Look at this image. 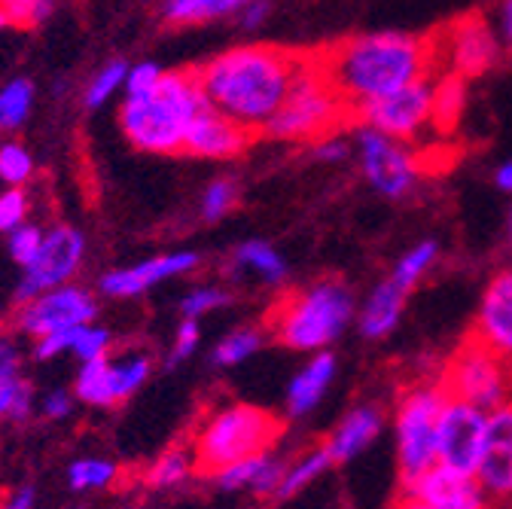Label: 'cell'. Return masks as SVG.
I'll use <instances>...</instances> for the list:
<instances>
[{"mask_svg":"<svg viewBox=\"0 0 512 509\" xmlns=\"http://www.w3.org/2000/svg\"><path fill=\"white\" fill-rule=\"evenodd\" d=\"M317 61L327 71L330 83L354 107L397 92L406 83L427 80L439 65H445L436 31L427 37L397 31L348 37L342 43L320 49Z\"/></svg>","mask_w":512,"mask_h":509,"instance_id":"6da1fadb","label":"cell"},{"mask_svg":"<svg viewBox=\"0 0 512 509\" xmlns=\"http://www.w3.org/2000/svg\"><path fill=\"white\" fill-rule=\"evenodd\" d=\"M305 52L278 46L232 49L196 71L205 101L241 122L244 129H266V122L284 104Z\"/></svg>","mask_w":512,"mask_h":509,"instance_id":"7a4b0ae2","label":"cell"},{"mask_svg":"<svg viewBox=\"0 0 512 509\" xmlns=\"http://www.w3.org/2000/svg\"><path fill=\"white\" fill-rule=\"evenodd\" d=\"M202 86L196 71L162 74L159 86L150 95L128 98L122 107V132L144 153H177L183 150V138L189 122L205 107Z\"/></svg>","mask_w":512,"mask_h":509,"instance_id":"3957f363","label":"cell"},{"mask_svg":"<svg viewBox=\"0 0 512 509\" xmlns=\"http://www.w3.org/2000/svg\"><path fill=\"white\" fill-rule=\"evenodd\" d=\"M348 122H357V107L330 83L317 52H305L284 104L263 132L278 141H324Z\"/></svg>","mask_w":512,"mask_h":509,"instance_id":"277c9868","label":"cell"},{"mask_svg":"<svg viewBox=\"0 0 512 509\" xmlns=\"http://www.w3.org/2000/svg\"><path fill=\"white\" fill-rule=\"evenodd\" d=\"M351 311L354 299L348 287H342L339 281H324L311 290L284 296L272 308L269 324L287 348L314 351L330 345L348 327Z\"/></svg>","mask_w":512,"mask_h":509,"instance_id":"5b68a950","label":"cell"},{"mask_svg":"<svg viewBox=\"0 0 512 509\" xmlns=\"http://www.w3.org/2000/svg\"><path fill=\"white\" fill-rule=\"evenodd\" d=\"M284 421L256 406H229L217 412L196 439V470L199 473H220L223 467L263 455L269 445L281 436Z\"/></svg>","mask_w":512,"mask_h":509,"instance_id":"8992f818","label":"cell"},{"mask_svg":"<svg viewBox=\"0 0 512 509\" xmlns=\"http://www.w3.org/2000/svg\"><path fill=\"white\" fill-rule=\"evenodd\" d=\"M509 363L494 354L482 339L473 333L464 339V345L452 354V360L445 363L439 388L445 397L473 403L485 412L497 409L506 394H509Z\"/></svg>","mask_w":512,"mask_h":509,"instance_id":"52a82bcc","label":"cell"},{"mask_svg":"<svg viewBox=\"0 0 512 509\" xmlns=\"http://www.w3.org/2000/svg\"><path fill=\"white\" fill-rule=\"evenodd\" d=\"M442 388H418L403 397L397 412V455L403 482L421 476L439 461V418L445 409Z\"/></svg>","mask_w":512,"mask_h":509,"instance_id":"ba28073f","label":"cell"},{"mask_svg":"<svg viewBox=\"0 0 512 509\" xmlns=\"http://www.w3.org/2000/svg\"><path fill=\"white\" fill-rule=\"evenodd\" d=\"M430 116H433V86L427 80L406 83L397 92H388L357 107L360 125H369V129L397 141L415 138L430 122Z\"/></svg>","mask_w":512,"mask_h":509,"instance_id":"9c48e42d","label":"cell"},{"mask_svg":"<svg viewBox=\"0 0 512 509\" xmlns=\"http://www.w3.org/2000/svg\"><path fill=\"white\" fill-rule=\"evenodd\" d=\"M485 439H488L485 409L448 397L439 418V464L476 473L485 455Z\"/></svg>","mask_w":512,"mask_h":509,"instance_id":"30bf717a","label":"cell"},{"mask_svg":"<svg viewBox=\"0 0 512 509\" xmlns=\"http://www.w3.org/2000/svg\"><path fill=\"white\" fill-rule=\"evenodd\" d=\"M397 503L418 509H476L485 506V491L476 473H464L436 461L421 476L403 482V497Z\"/></svg>","mask_w":512,"mask_h":509,"instance_id":"8fae6325","label":"cell"},{"mask_svg":"<svg viewBox=\"0 0 512 509\" xmlns=\"http://www.w3.org/2000/svg\"><path fill=\"white\" fill-rule=\"evenodd\" d=\"M80 260H83V235L71 226H55L49 235H43L37 257L25 266L19 299H34L43 290L68 284V278L80 269Z\"/></svg>","mask_w":512,"mask_h":509,"instance_id":"7c38bea8","label":"cell"},{"mask_svg":"<svg viewBox=\"0 0 512 509\" xmlns=\"http://www.w3.org/2000/svg\"><path fill=\"white\" fill-rule=\"evenodd\" d=\"M439 34V49H442V61L455 74L467 77H479L485 74L494 58H497V37L491 31V25L473 13V16H461L452 25L436 28Z\"/></svg>","mask_w":512,"mask_h":509,"instance_id":"4fadbf2b","label":"cell"},{"mask_svg":"<svg viewBox=\"0 0 512 509\" xmlns=\"http://www.w3.org/2000/svg\"><path fill=\"white\" fill-rule=\"evenodd\" d=\"M360 153H363V171L369 177V183L378 189V193L400 199L406 196L415 177H418V162L409 156V150H403L397 144V138H388L369 125H360Z\"/></svg>","mask_w":512,"mask_h":509,"instance_id":"5bb4252c","label":"cell"},{"mask_svg":"<svg viewBox=\"0 0 512 509\" xmlns=\"http://www.w3.org/2000/svg\"><path fill=\"white\" fill-rule=\"evenodd\" d=\"M95 299L80 290V287H52V290H43L37 293L25 311H22V327L25 333L31 336H46V333H55V330H71V327H80V324H89L95 317Z\"/></svg>","mask_w":512,"mask_h":509,"instance_id":"9a60e30c","label":"cell"},{"mask_svg":"<svg viewBox=\"0 0 512 509\" xmlns=\"http://www.w3.org/2000/svg\"><path fill=\"white\" fill-rule=\"evenodd\" d=\"M150 372L147 357H128L119 363H110L107 357L83 360V372L77 378V397L92 406H113L135 394Z\"/></svg>","mask_w":512,"mask_h":509,"instance_id":"2e32d148","label":"cell"},{"mask_svg":"<svg viewBox=\"0 0 512 509\" xmlns=\"http://www.w3.org/2000/svg\"><path fill=\"white\" fill-rule=\"evenodd\" d=\"M476 479L491 500L512 497V403H500L488 415V439Z\"/></svg>","mask_w":512,"mask_h":509,"instance_id":"e0dca14e","label":"cell"},{"mask_svg":"<svg viewBox=\"0 0 512 509\" xmlns=\"http://www.w3.org/2000/svg\"><path fill=\"white\" fill-rule=\"evenodd\" d=\"M247 141H250V129H244L232 116L205 104L196 113V119L189 122L183 150L202 159H232L247 147Z\"/></svg>","mask_w":512,"mask_h":509,"instance_id":"ac0fdd59","label":"cell"},{"mask_svg":"<svg viewBox=\"0 0 512 509\" xmlns=\"http://www.w3.org/2000/svg\"><path fill=\"white\" fill-rule=\"evenodd\" d=\"M473 336L512 366V269L500 272L488 284Z\"/></svg>","mask_w":512,"mask_h":509,"instance_id":"d6986e66","label":"cell"},{"mask_svg":"<svg viewBox=\"0 0 512 509\" xmlns=\"http://www.w3.org/2000/svg\"><path fill=\"white\" fill-rule=\"evenodd\" d=\"M199 266V257L196 253H171V257H156V260H147V263H138L132 269H116L110 275L101 278V290L107 296H138L144 293L147 287L171 278V275H183L189 269Z\"/></svg>","mask_w":512,"mask_h":509,"instance_id":"ffe728a7","label":"cell"},{"mask_svg":"<svg viewBox=\"0 0 512 509\" xmlns=\"http://www.w3.org/2000/svg\"><path fill=\"white\" fill-rule=\"evenodd\" d=\"M403 296H406V290L394 278L378 284L372 290L369 302L363 305V314H360V330H363V336H369V339L388 336L397 327V321H400Z\"/></svg>","mask_w":512,"mask_h":509,"instance_id":"44dd1931","label":"cell"},{"mask_svg":"<svg viewBox=\"0 0 512 509\" xmlns=\"http://www.w3.org/2000/svg\"><path fill=\"white\" fill-rule=\"evenodd\" d=\"M378 427H381V415L375 409L351 412L327 442V452H330L333 464H342V461H351L354 455H360L366 445L378 436Z\"/></svg>","mask_w":512,"mask_h":509,"instance_id":"7402d4cb","label":"cell"},{"mask_svg":"<svg viewBox=\"0 0 512 509\" xmlns=\"http://www.w3.org/2000/svg\"><path fill=\"white\" fill-rule=\"evenodd\" d=\"M333 372H336V360L330 354H317L290 385V394H287V406H290V415H305L311 412L320 397L327 394L330 381H333Z\"/></svg>","mask_w":512,"mask_h":509,"instance_id":"603a6c76","label":"cell"},{"mask_svg":"<svg viewBox=\"0 0 512 509\" xmlns=\"http://www.w3.org/2000/svg\"><path fill=\"white\" fill-rule=\"evenodd\" d=\"M31 409V385L19 375V351L13 342L0 339V418L22 421Z\"/></svg>","mask_w":512,"mask_h":509,"instance_id":"cb8c5ba5","label":"cell"},{"mask_svg":"<svg viewBox=\"0 0 512 509\" xmlns=\"http://www.w3.org/2000/svg\"><path fill=\"white\" fill-rule=\"evenodd\" d=\"M464 98H467V89H464V77L461 74H445L436 86H433V116L430 122L442 132H452L461 113H464Z\"/></svg>","mask_w":512,"mask_h":509,"instance_id":"d4e9b609","label":"cell"},{"mask_svg":"<svg viewBox=\"0 0 512 509\" xmlns=\"http://www.w3.org/2000/svg\"><path fill=\"white\" fill-rule=\"evenodd\" d=\"M250 0H165V19L174 25L208 22L226 16L238 7H247Z\"/></svg>","mask_w":512,"mask_h":509,"instance_id":"484cf974","label":"cell"},{"mask_svg":"<svg viewBox=\"0 0 512 509\" xmlns=\"http://www.w3.org/2000/svg\"><path fill=\"white\" fill-rule=\"evenodd\" d=\"M330 464H333V458H330V452H327V445H324V449L311 452V455H305L302 461L290 464L287 473H284V482H281V488H278V497H293V494H299L302 488H308L320 473H324Z\"/></svg>","mask_w":512,"mask_h":509,"instance_id":"4316f807","label":"cell"},{"mask_svg":"<svg viewBox=\"0 0 512 509\" xmlns=\"http://www.w3.org/2000/svg\"><path fill=\"white\" fill-rule=\"evenodd\" d=\"M34 104V86L28 80H13L0 89V129H19Z\"/></svg>","mask_w":512,"mask_h":509,"instance_id":"83f0119b","label":"cell"},{"mask_svg":"<svg viewBox=\"0 0 512 509\" xmlns=\"http://www.w3.org/2000/svg\"><path fill=\"white\" fill-rule=\"evenodd\" d=\"M235 263L238 266H247V269H256L266 281H281L284 272H287L284 260L278 257V250L269 247V244H263V241H247V244H241L238 253H235Z\"/></svg>","mask_w":512,"mask_h":509,"instance_id":"f1b7e54d","label":"cell"},{"mask_svg":"<svg viewBox=\"0 0 512 509\" xmlns=\"http://www.w3.org/2000/svg\"><path fill=\"white\" fill-rule=\"evenodd\" d=\"M433 260H436V244L433 241H424V244H418V247H412L406 257L397 263V269H394V281L403 287V290H409L430 266H433Z\"/></svg>","mask_w":512,"mask_h":509,"instance_id":"f546056e","label":"cell"},{"mask_svg":"<svg viewBox=\"0 0 512 509\" xmlns=\"http://www.w3.org/2000/svg\"><path fill=\"white\" fill-rule=\"evenodd\" d=\"M116 467L110 461H98V458H89V461H77L68 473L71 479V488L74 491H89V488H107L113 479H116Z\"/></svg>","mask_w":512,"mask_h":509,"instance_id":"4dcf8cb0","label":"cell"},{"mask_svg":"<svg viewBox=\"0 0 512 509\" xmlns=\"http://www.w3.org/2000/svg\"><path fill=\"white\" fill-rule=\"evenodd\" d=\"M55 0H0V10L7 13L10 25H40L49 19Z\"/></svg>","mask_w":512,"mask_h":509,"instance_id":"1f68e13d","label":"cell"},{"mask_svg":"<svg viewBox=\"0 0 512 509\" xmlns=\"http://www.w3.org/2000/svg\"><path fill=\"white\" fill-rule=\"evenodd\" d=\"M266 461H269V458H266V452H263V455H250V458H241V461H235V464L223 467V470L217 473L220 488H226V491L250 488V482L256 479V473L263 470V464H266Z\"/></svg>","mask_w":512,"mask_h":509,"instance_id":"d6a6232c","label":"cell"},{"mask_svg":"<svg viewBox=\"0 0 512 509\" xmlns=\"http://www.w3.org/2000/svg\"><path fill=\"white\" fill-rule=\"evenodd\" d=\"M256 348H260V333H253V330H238L232 333L229 339L220 342V348L214 351V360L220 366H235L241 363L244 357H250Z\"/></svg>","mask_w":512,"mask_h":509,"instance_id":"836d02e7","label":"cell"},{"mask_svg":"<svg viewBox=\"0 0 512 509\" xmlns=\"http://www.w3.org/2000/svg\"><path fill=\"white\" fill-rule=\"evenodd\" d=\"M34 171V162H31V153L19 144H4L0 147V177L7 183L19 186L31 177Z\"/></svg>","mask_w":512,"mask_h":509,"instance_id":"e575fe53","label":"cell"},{"mask_svg":"<svg viewBox=\"0 0 512 509\" xmlns=\"http://www.w3.org/2000/svg\"><path fill=\"white\" fill-rule=\"evenodd\" d=\"M192 470V461L186 452H168L165 458H159V464L150 470V485L156 488H171L177 482H183Z\"/></svg>","mask_w":512,"mask_h":509,"instance_id":"d590c367","label":"cell"},{"mask_svg":"<svg viewBox=\"0 0 512 509\" xmlns=\"http://www.w3.org/2000/svg\"><path fill=\"white\" fill-rule=\"evenodd\" d=\"M125 74H128V68L122 65V61H113V65H107V68L92 80V86H89V92H86V104H89V107L104 104V101L125 83Z\"/></svg>","mask_w":512,"mask_h":509,"instance_id":"8d00e7d4","label":"cell"},{"mask_svg":"<svg viewBox=\"0 0 512 509\" xmlns=\"http://www.w3.org/2000/svg\"><path fill=\"white\" fill-rule=\"evenodd\" d=\"M110 348V333L101 330V327H89V324H80L74 327V345L71 351L80 354L83 360H95V357H104Z\"/></svg>","mask_w":512,"mask_h":509,"instance_id":"74e56055","label":"cell"},{"mask_svg":"<svg viewBox=\"0 0 512 509\" xmlns=\"http://www.w3.org/2000/svg\"><path fill=\"white\" fill-rule=\"evenodd\" d=\"M43 244V232L37 226H16L13 229V238H10V253H13V260L19 266H28L34 257H37V250Z\"/></svg>","mask_w":512,"mask_h":509,"instance_id":"f35d334b","label":"cell"},{"mask_svg":"<svg viewBox=\"0 0 512 509\" xmlns=\"http://www.w3.org/2000/svg\"><path fill=\"white\" fill-rule=\"evenodd\" d=\"M235 202V186L229 180H217L208 193H205V202H202V214L205 220H220Z\"/></svg>","mask_w":512,"mask_h":509,"instance_id":"ab89813d","label":"cell"},{"mask_svg":"<svg viewBox=\"0 0 512 509\" xmlns=\"http://www.w3.org/2000/svg\"><path fill=\"white\" fill-rule=\"evenodd\" d=\"M28 214V199L19 189H10V193L0 196V232H13L16 226H22Z\"/></svg>","mask_w":512,"mask_h":509,"instance_id":"60d3db41","label":"cell"},{"mask_svg":"<svg viewBox=\"0 0 512 509\" xmlns=\"http://www.w3.org/2000/svg\"><path fill=\"white\" fill-rule=\"evenodd\" d=\"M162 80V71L156 65H138L125 74V89H128V98H141V95H150Z\"/></svg>","mask_w":512,"mask_h":509,"instance_id":"b9f144b4","label":"cell"},{"mask_svg":"<svg viewBox=\"0 0 512 509\" xmlns=\"http://www.w3.org/2000/svg\"><path fill=\"white\" fill-rule=\"evenodd\" d=\"M284 473H287V467H284L281 461H266L263 470L256 473V479L250 482V488H253L256 494H260V497H269V494L278 497V488H281V482H284Z\"/></svg>","mask_w":512,"mask_h":509,"instance_id":"7bdbcfd3","label":"cell"},{"mask_svg":"<svg viewBox=\"0 0 512 509\" xmlns=\"http://www.w3.org/2000/svg\"><path fill=\"white\" fill-rule=\"evenodd\" d=\"M223 302H226V293H220V290H196V293H189L183 299V314L186 317H202L205 311H211V308H217Z\"/></svg>","mask_w":512,"mask_h":509,"instance_id":"ee69618b","label":"cell"},{"mask_svg":"<svg viewBox=\"0 0 512 509\" xmlns=\"http://www.w3.org/2000/svg\"><path fill=\"white\" fill-rule=\"evenodd\" d=\"M71 345H74V327H71V330L46 333V336H40V342H37V357H40V360L58 357L61 351H71Z\"/></svg>","mask_w":512,"mask_h":509,"instance_id":"f6af8a7d","label":"cell"},{"mask_svg":"<svg viewBox=\"0 0 512 509\" xmlns=\"http://www.w3.org/2000/svg\"><path fill=\"white\" fill-rule=\"evenodd\" d=\"M196 345H199V324H196V317H186V321L180 324V333H177V345H174V357L171 360L189 357L192 351H196Z\"/></svg>","mask_w":512,"mask_h":509,"instance_id":"bcb514c9","label":"cell"},{"mask_svg":"<svg viewBox=\"0 0 512 509\" xmlns=\"http://www.w3.org/2000/svg\"><path fill=\"white\" fill-rule=\"evenodd\" d=\"M71 412V397L64 394V391H55L43 400V415L46 418H64Z\"/></svg>","mask_w":512,"mask_h":509,"instance_id":"7dc6e473","label":"cell"},{"mask_svg":"<svg viewBox=\"0 0 512 509\" xmlns=\"http://www.w3.org/2000/svg\"><path fill=\"white\" fill-rule=\"evenodd\" d=\"M345 156H348V147H345V144H339V141H330V138L317 141V159L339 162V159H345Z\"/></svg>","mask_w":512,"mask_h":509,"instance_id":"c3c4849f","label":"cell"},{"mask_svg":"<svg viewBox=\"0 0 512 509\" xmlns=\"http://www.w3.org/2000/svg\"><path fill=\"white\" fill-rule=\"evenodd\" d=\"M266 16H269V4H266V0H250V4L244 7V25L247 28H256Z\"/></svg>","mask_w":512,"mask_h":509,"instance_id":"681fc988","label":"cell"},{"mask_svg":"<svg viewBox=\"0 0 512 509\" xmlns=\"http://www.w3.org/2000/svg\"><path fill=\"white\" fill-rule=\"evenodd\" d=\"M500 37L512 49V0H503L500 7Z\"/></svg>","mask_w":512,"mask_h":509,"instance_id":"f907efd6","label":"cell"},{"mask_svg":"<svg viewBox=\"0 0 512 509\" xmlns=\"http://www.w3.org/2000/svg\"><path fill=\"white\" fill-rule=\"evenodd\" d=\"M497 186L506 189V193H512V162H506V165L497 171Z\"/></svg>","mask_w":512,"mask_h":509,"instance_id":"816d5d0a","label":"cell"},{"mask_svg":"<svg viewBox=\"0 0 512 509\" xmlns=\"http://www.w3.org/2000/svg\"><path fill=\"white\" fill-rule=\"evenodd\" d=\"M31 494H34V491H28V488H25V491H19V497H16L10 506H16V509H22V506H34V497H31Z\"/></svg>","mask_w":512,"mask_h":509,"instance_id":"f5cc1de1","label":"cell"},{"mask_svg":"<svg viewBox=\"0 0 512 509\" xmlns=\"http://www.w3.org/2000/svg\"><path fill=\"white\" fill-rule=\"evenodd\" d=\"M10 25V19H7V13L4 10H0V28H7Z\"/></svg>","mask_w":512,"mask_h":509,"instance_id":"db71d44e","label":"cell"},{"mask_svg":"<svg viewBox=\"0 0 512 509\" xmlns=\"http://www.w3.org/2000/svg\"><path fill=\"white\" fill-rule=\"evenodd\" d=\"M509 241H512V214H509Z\"/></svg>","mask_w":512,"mask_h":509,"instance_id":"11a10c76","label":"cell"}]
</instances>
